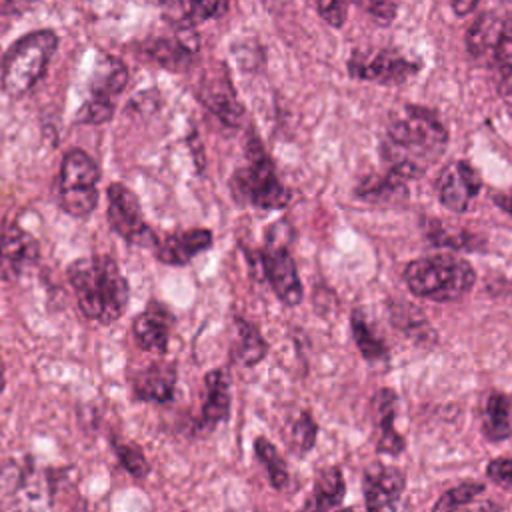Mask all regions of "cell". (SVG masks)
I'll use <instances>...</instances> for the list:
<instances>
[{
    "label": "cell",
    "mask_w": 512,
    "mask_h": 512,
    "mask_svg": "<svg viewBox=\"0 0 512 512\" xmlns=\"http://www.w3.org/2000/svg\"><path fill=\"white\" fill-rule=\"evenodd\" d=\"M448 146V130L436 112L406 104L386 126L380 154L386 168L404 178H420L436 164Z\"/></svg>",
    "instance_id": "1"
},
{
    "label": "cell",
    "mask_w": 512,
    "mask_h": 512,
    "mask_svg": "<svg viewBox=\"0 0 512 512\" xmlns=\"http://www.w3.org/2000/svg\"><path fill=\"white\" fill-rule=\"evenodd\" d=\"M68 282L80 312L100 324L116 322L128 306L130 284L110 256H84L68 264Z\"/></svg>",
    "instance_id": "2"
},
{
    "label": "cell",
    "mask_w": 512,
    "mask_h": 512,
    "mask_svg": "<svg viewBox=\"0 0 512 512\" xmlns=\"http://www.w3.org/2000/svg\"><path fill=\"white\" fill-rule=\"evenodd\" d=\"M292 238V226L286 220H278L266 228L262 248L246 250L250 274L262 282H268L276 298L290 308L298 306L304 298L298 268L290 254Z\"/></svg>",
    "instance_id": "3"
},
{
    "label": "cell",
    "mask_w": 512,
    "mask_h": 512,
    "mask_svg": "<svg viewBox=\"0 0 512 512\" xmlns=\"http://www.w3.org/2000/svg\"><path fill=\"white\" fill-rule=\"evenodd\" d=\"M246 162L230 176V194L240 206L258 210H280L290 202L288 188L280 182L274 160L264 150L260 138L250 132L244 146Z\"/></svg>",
    "instance_id": "4"
},
{
    "label": "cell",
    "mask_w": 512,
    "mask_h": 512,
    "mask_svg": "<svg viewBox=\"0 0 512 512\" xmlns=\"http://www.w3.org/2000/svg\"><path fill=\"white\" fill-rule=\"evenodd\" d=\"M404 280L412 294L434 300H460L476 282L472 264L452 254H434L412 260L404 270Z\"/></svg>",
    "instance_id": "5"
},
{
    "label": "cell",
    "mask_w": 512,
    "mask_h": 512,
    "mask_svg": "<svg viewBox=\"0 0 512 512\" xmlns=\"http://www.w3.org/2000/svg\"><path fill=\"white\" fill-rule=\"evenodd\" d=\"M58 36L52 30H34L18 38L2 58V90L10 98L26 96L44 76Z\"/></svg>",
    "instance_id": "6"
},
{
    "label": "cell",
    "mask_w": 512,
    "mask_h": 512,
    "mask_svg": "<svg viewBox=\"0 0 512 512\" xmlns=\"http://www.w3.org/2000/svg\"><path fill=\"white\" fill-rule=\"evenodd\" d=\"M100 166L82 148H70L56 180V198L60 208L72 218H88L98 206Z\"/></svg>",
    "instance_id": "7"
},
{
    "label": "cell",
    "mask_w": 512,
    "mask_h": 512,
    "mask_svg": "<svg viewBox=\"0 0 512 512\" xmlns=\"http://www.w3.org/2000/svg\"><path fill=\"white\" fill-rule=\"evenodd\" d=\"M128 82V68L122 60L104 54L90 80V96L84 100L76 114V124H104L114 116L116 98Z\"/></svg>",
    "instance_id": "8"
},
{
    "label": "cell",
    "mask_w": 512,
    "mask_h": 512,
    "mask_svg": "<svg viewBox=\"0 0 512 512\" xmlns=\"http://www.w3.org/2000/svg\"><path fill=\"white\" fill-rule=\"evenodd\" d=\"M106 198V218L110 228L128 244L152 250L158 242V236L144 220L138 196L126 184L112 182L106 188Z\"/></svg>",
    "instance_id": "9"
},
{
    "label": "cell",
    "mask_w": 512,
    "mask_h": 512,
    "mask_svg": "<svg viewBox=\"0 0 512 512\" xmlns=\"http://www.w3.org/2000/svg\"><path fill=\"white\" fill-rule=\"evenodd\" d=\"M420 70V64L408 60L390 48H368L352 52L348 60V74L356 80L376 84H404Z\"/></svg>",
    "instance_id": "10"
},
{
    "label": "cell",
    "mask_w": 512,
    "mask_h": 512,
    "mask_svg": "<svg viewBox=\"0 0 512 512\" xmlns=\"http://www.w3.org/2000/svg\"><path fill=\"white\" fill-rule=\"evenodd\" d=\"M40 258L36 238L16 222L0 224V282H12L24 276Z\"/></svg>",
    "instance_id": "11"
},
{
    "label": "cell",
    "mask_w": 512,
    "mask_h": 512,
    "mask_svg": "<svg viewBox=\"0 0 512 512\" xmlns=\"http://www.w3.org/2000/svg\"><path fill=\"white\" fill-rule=\"evenodd\" d=\"M480 188L482 178L478 170L466 160H456L448 164L436 180L438 198L452 212H466L472 200L478 196Z\"/></svg>",
    "instance_id": "12"
},
{
    "label": "cell",
    "mask_w": 512,
    "mask_h": 512,
    "mask_svg": "<svg viewBox=\"0 0 512 512\" xmlns=\"http://www.w3.org/2000/svg\"><path fill=\"white\" fill-rule=\"evenodd\" d=\"M198 98L214 116H218L222 124H226L228 128L240 126L244 108L236 98L234 86L224 66H218V70H212L202 78Z\"/></svg>",
    "instance_id": "13"
},
{
    "label": "cell",
    "mask_w": 512,
    "mask_h": 512,
    "mask_svg": "<svg viewBox=\"0 0 512 512\" xmlns=\"http://www.w3.org/2000/svg\"><path fill=\"white\" fill-rule=\"evenodd\" d=\"M174 324L172 312L156 300H150L146 310L134 316L132 334L138 348L154 354H166L170 344V330Z\"/></svg>",
    "instance_id": "14"
},
{
    "label": "cell",
    "mask_w": 512,
    "mask_h": 512,
    "mask_svg": "<svg viewBox=\"0 0 512 512\" xmlns=\"http://www.w3.org/2000/svg\"><path fill=\"white\" fill-rule=\"evenodd\" d=\"M230 372L226 368L210 370L204 376V402L200 418L196 422V432L208 434L230 418Z\"/></svg>",
    "instance_id": "15"
},
{
    "label": "cell",
    "mask_w": 512,
    "mask_h": 512,
    "mask_svg": "<svg viewBox=\"0 0 512 512\" xmlns=\"http://www.w3.org/2000/svg\"><path fill=\"white\" fill-rule=\"evenodd\" d=\"M406 488V474L394 466L376 464L364 472V504L372 512L394 510Z\"/></svg>",
    "instance_id": "16"
},
{
    "label": "cell",
    "mask_w": 512,
    "mask_h": 512,
    "mask_svg": "<svg viewBox=\"0 0 512 512\" xmlns=\"http://www.w3.org/2000/svg\"><path fill=\"white\" fill-rule=\"evenodd\" d=\"M212 242L214 236L208 228H188L158 238L152 250L158 262L168 266H184L198 254L206 252L212 246Z\"/></svg>",
    "instance_id": "17"
},
{
    "label": "cell",
    "mask_w": 512,
    "mask_h": 512,
    "mask_svg": "<svg viewBox=\"0 0 512 512\" xmlns=\"http://www.w3.org/2000/svg\"><path fill=\"white\" fill-rule=\"evenodd\" d=\"M372 414L376 426V450L384 456H398L404 452V438L396 432L394 420L398 414V396L392 388H380L372 396Z\"/></svg>",
    "instance_id": "18"
},
{
    "label": "cell",
    "mask_w": 512,
    "mask_h": 512,
    "mask_svg": "<svg viewBox=\"0 0 512 512\" xmlns=\"http://www.w3.org/2000/svg\"><path fill=\"white\" fill-rule=\"evenodd\" d=\"M176 390V364L174 362H152L138 370L132 378V394L138 402L168 404Z\"/></svg>",
    "instance_id": "19"
},
{
    "label": "cell",
    "mask_w": 512,
    "mask_h": 512,
    "mask_svg": "<svg viewBox=\"0 0 512 512\" xmlns=\"http://www.w3.org/2000/svg\"><path fill=\"white\" fill-rule=\"evenodd\" d=\"M354 194L368 204L398 206L408 200V178L386 168L382 174H370L362 178L354 188Z\"/></svg>",
    "instance_id": "20"
},
{
    "label": "cell",
    "mask_w": 512,
    "mask_h": 512,
    "mask_svg": "<svg viewBox=\"0 0 512 512\" xmlns=\"http://www.w3.org/2000/svg\"><path fill=\"white\" fill-rule=\"evenodd\" d=\"M504 24H506V18L498 16V14H492V12H486V14H480L472 26L468 28V34H466V50L468 54L482 62V64H488L490 56H492V50L504 30Z\"/></svg>",
    "instance_id": "21"
},
{
    "label": "cell",
    "mask_w": 512,
    "mask_h": 512,
    "mask_svg": "<svg viewBox=\"0 0 512 512\" xmlns=\"http://www.w3.org/2000/svg\"><path fill=\"white\" fill-rule=\"evenodd\" d=\"M346 496V484L338 466L324 468L316 480L310 498L304 502V510H334L342 506Z\"/></svg>",
    "instance_id": "22"
},
{
    "label": "cell",
    "mask_w": 512,
    "mask_h": 512,
    "mask_svg": "<svg viewBox=\"0 0 512 512\" xmlns=\"http://www.w3.org/2000/svg\"><path fill=\"white\" fill-rule=\"evenodd\" d=\"M486 66H490L496 74V86L500 96L508 104H512V18H506L504 30Z\"/></svg>",
    "instance_id": "23"
},
{
    "label": "cell",
    "mask_w": 512,
    "mask_h": 512,
    "mask_svg": "<svg viewBox=\"0 0 512 512\" xmlns=\"http://www.w3.org/2000/svg\"><path fill=\"white\" fill-rule=\"evenodd\" d=\"M510 412H512L510 396L502 392H492L488 396L486 408H484V420H482V432L488 440L500 442L512 434Z\"/></svg>",
    "instance_id": "24"
},
{
    "label": "cell",
    "mask_w": 512,
    "mask_h": 512,
    "mask_svg": "<svg viewBox=\"0 0 512 512\" xmlns=\"http://www.w3.org/2000/svg\"><path fill=\"white\" fill-rule=\"evenodd\" d=\"M236 328L238 342L232 348V358L250 368L268 354V342L260 334L258 326L246 318H236Z\"/></svg>",
    "instance_id": "25"
},
{
    "label": "cell",
    "mask_w": 512,
    "mask_h": 512,
    "mask_svg": "<svg viewBox=\"0 0 512 512\" xmlns=\"http://www.w3.org/2000/svg\"><path fill=\"white\" fill-rule=\"evenodd\" d=\"M350 328H352V338H354L360 354L364 356V360H368V362L388 360V348H386L384 340L372 330V326L368 324V320L360 308L352 310Z\"/></svg>",
    "instance_id": "26"
},
{
    "label": "cell",
    "mask_w": 512,
    "mask_h": 512,
    "mask_svg": "<svg viewBox=\"0 0 512 512\" xmlns=\"http://www.w3.org/2000/svg\"><path fill=\"white\" fill-rule=\"evenodd\" d=\"M426 236L434 246H448L454 250H476L480 248V238L470 234L468 230L450 228L444 222L432 218L424 224Z\"/></svg>",
    "instance_id": "27"
},
{
    "label": "cell",
    "mask_w": 512,
    "mask_h": 512,
    "mask_svg": "<svg viewBox=\"0 0 512 512\" xmlns=\"http://www.w3.org/2000/svg\"><path fill=\"white\" fill-rule=\"evenodd\" d=\"M254 454H256V458L260 460V464L264 466L272 488L284 490L286 484H288V480H290V474H288L286 462H284V458L280 456V452L276 450V446H274L268 438L258 436V438L254 440Z\"/></svg>",
    "instance_id": "28"
},
{
    "label": "cell",
    "mask_w": 512,
    "mask_h": 512,
    "mask_svg": "<svg viewBox=\"0 0 512 512\" xmlns=\"http://www.w3.org/2000/svg\"><path fill=\"white\" fill-rule=\"evenodd\" d=\"M390 314H392V322L398 330H402L404 334L418 338V340H432L434 338V330L428 326L426 316L410 306L408 302H394L390 306Z\"/></svg>",
    "instance_id": "29"
},
{
    "label": "cell",
    "mask_w": 512,
    "mask_h": 512,
    "mask_svg": "<svg viewBox=\"0 0 512 512\" xmlns=\"http://www.w3.org/2000/svg\"><path fill=\"white\" fill-rule=\"evenodd\" d=\"M112 450H114V454H116L120 466H122L132 478L144 480V478L150 474V464H148L144 452L140 450V446L112 440Z\"/></svg>",
    "instance_id": "30"
},
{
    "label": "cell",
    "mask_w": 512,
    "mask_h": 512,
    "mask_svg": "<svg viewBox=\"0 0 512 512\" xmlns=\"http://www.w3.org/2000/svg\"><path fill=\"white\" fill-rule=\"evenodd\" d=\"M316 436H318V424H316V420L312 418V414H310L308 410H304V412L296 418V422L292 424L290 444H292V448H294L300 456H304V454H308V452L314 448Z\"/></svg>",
    "instance_id": "31"
},
{
    "label": "cell",
    "mask_w": 512,
    "mask_h": 512,
    "mask_svg": "<svg viewBox=\"0 0 512 512\" xmlns=\"http://www.w3.org/2000/svg\"><path fill=\"white\" fill-rule=\"evenodd\" d=\"M484 492V484L480 482H462L450 490H446L434 504V510H456L470 504L478 494Z\"/></svg>",
    "instance_id": "32"
},
{
    "label": "cell",
    "mask_w": 512,
    "mask_h": 512,
    "mask_svg": "<svg viewBox=\"0 0 512 512\" xmlns=\"http://www.w3.org/2000/svg\"><path fill=\"white\" fill-rule=\"evenodd\" d=\"M150 58L158 60L166 68H182L190 60L192 48L186 44H172L168 40H158L150 46Z\"/></svg>",
    "instance_id": "33"
},
{
    "label": "cell",
    "mask_w": 512,
    "mask_h": 512,
    "mask_svg": "<svg viewBox=\"0 0 512 512\" xmlns=\"http://www.w3.org/2000/svg\"><path fill=\"white\" fill-rule=\"evenodd\" d=\"M350 2H354V0H316V6H318L320 18L326 24H330L334 28H340L346 20Z\"/></svg>",
    "instance_id": "34"
},
{
    "label": "cell",
    "mask_w": 512,
    "mask_h": 512,
    "mask_svg": "<svg viewBox=\"0 0 512 512\" xmlns=\"http://www.w3.org/2000/svg\"><path fill=\"white\" fill-rule=\"evenodd\" d=\"M360 4L374 20L390 24L398 12V0H354Z\"/></svg>",
    "instance_id": "35"
},
{
    "label": "cell",
    "mask_w": 512,
    "mask_h": 512,
    "mask_svg": "<svg viewBox=\"0 0 512 512\" xmlns=\"http://www.w3.org/2000/svg\"><path fill=\"white\" fill-rule=\"evenodd\" d=\"M192 12L200 20H214L228 12L230 0H188Z\"/></svg>",
    "instance_id": "36"
},
{
    "label": "cell",
    "mask_w": 512,
    "mask_h": 512,
    "mask_svg": "<svg viewBox=\"0 0 512 512\" xmlns=\"http://www.w3.org/2000/svg\"><path fill=\"white\" fill-rule=\"evenodd\" d=\"M486 474L498 486L512 488V458H496L488 464Z\"/></svg>",
    "instance_id": "37"
},
{
    "label": "cell",
    "mask_w": 512,
    "mask_h": 512,
    "mask_svg": "<svg viewBox=\"0 0 512 512\" xmlns=\"http://www.w3.org/2000/svg\"><path fill=\"white\" fill-rule=\"evenodd\" d=\"M36 0H0V16H14L28 10Z\"/></svg>",
    "instance_id": "38"
},
{
    "label": "cell",
    "mask_w": 512,
    "mask_h": 512,
    "mask_svg": "<svg viewBox=\"0 0 512 512\" xmlns=\"http://www.w3.org/2000/svg\"><path fill=\"white\" fill-rule=\"evenodd\" d=\"M480 0H450V4H452V8H454V12L458 14V16H466V14H470L474 8H476V4H478Z\"/></svg>",
    "instance_id": "39"
},
{
    "label": "cell",
    "mask_w": 512,
    "mask_h": 512,
    "mask_svg": "<svg viewBox=\"0 0 512 512\" xmlns=\"http://www.w3.org/2000/svg\"><path fill=\"white\" fill-rule=\"evenodd\" d=\"M492 200H494V204H496V206H500L504 212L512 214V192L494 194V196H492Z\"/></svg>",
    "instance_id": "40"
},
{
    "label": "cell",
    "mask_w": 512,
    "mask_h": 512,
    "mask_svg": "<svg viewBox=\"0 0 512 512\" xmlns=\"http://www.w3.org/2000/svg\"><path fill=\"white\" fill-rule=\"evenodd\" d=\"M4 390V374H2V370H0V392Z\"/></svg>",
    "instance_id": "41"
}]
</instances>
